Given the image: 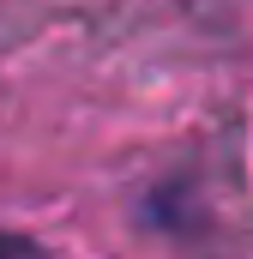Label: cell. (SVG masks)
Returning a JSON list of instances; mask_svg holds the SVG:
<instances>
[{
	"mask_svg": "<svg viewBox=\"0 0 253 259\" xmlns=\"http://www.w3.org/2000/svg\"><path fill=\"white\" fill-rule=\"evenodd\" d=\"M0 247H30V241H18V235H0Z\"/></svg>",
	"mask_w": 253,
	"mask_h": 259,
	"instance_id": "6da1fadb",
	"label": "cell"
}]
</instances>
